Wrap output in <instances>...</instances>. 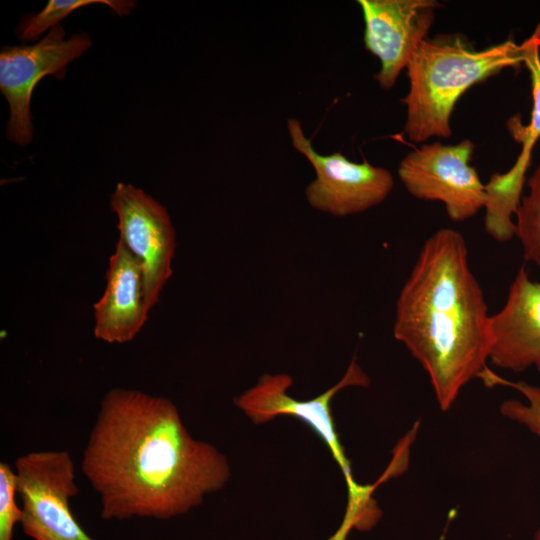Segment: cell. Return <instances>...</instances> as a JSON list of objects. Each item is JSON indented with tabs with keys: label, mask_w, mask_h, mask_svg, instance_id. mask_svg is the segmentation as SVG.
<instances>
[{
	"label": "cell",
	"mask_w": 540,
	"mask_h": 540,
	"mask_svg": "<svg viewBox=\"0 0 540 540\" xmlns=\"http://www.w3.org/2000/svg\"><path fill=\"white\" fill-rule=\"evenodd\" d=\"M293 383L287 374H264L257 384L235 399L255 424H263L276 416H292L305 422L324 441L345 476L349 505L343 524L358 529L370 528L378 519L379 510L371 503L368 490L353 479L350 462L339 443L331 415L330 401L348 386H367L369 379L353 358L343 378L326 392L308 401H298L287 394Z\"/></svg>",
	"instance_id": "obj_4"
},
{
	"label": "cell",
	"mask_w": 540,
	"mask_h": 540,
	"mask_svg": "<svg viewBox=\"0 0 540 540\" xmlns=\"http://www.w3.org/2000/svg\"><path fill=\"white\" fill-rule=\"evenodd\" d=\"M474 150L469 139L455 145L424 144L402 159L398 176L413 197L440 201L452 221H465L485 207L487 197L485 184L469 164Z\"/></svg>",
	"instance_id": "obj_6"
},
{
	"label": "cell",
	"mask_w": 540,
	"mask_h": 540,
	"mask_svg": "<svg viewBox=\"0 0 540 540\" xmlns=\"http://www.w3.org/2000/svg\"><path fill=\"white\" fill-rule=\"evenodd\" d=\"M288 132L294 148L313 166L316 178L306 188L311 207L336 217L364 212L382 203L394 187L390 171L348 160L342 153L321 155L305 136L300 121L288 119Z\"/></svg>",
	"instance_id": "obj_8"
},
{
	"label": "cell",
	"mask_w": 540,
	"mask_h": 540,
	"mask_svg": "<svg viewBox=\"0 0 540 540\" xmlns=\"http://www.w3.org/2000/svg\"><path fill=\"white\" fill-rule=\"evenodd\" d=\"M522 44L523 64L530 73L532 84L533 107L530 122L529 125H524L519 116L509 119V133L522 145L521 152L507 172L494 173L485 184L487 197L484 228L498 242H507L515 237L513 217L522 198L533 147L540 139V23Z\"/></svg>",
	"instance_id": "obj_11"
},
{
	"label": "cell",
	"mask_w": 540,
	"mask_h": 540,
	"mask_svg": "<svg viewBox=\"0 0 540 540\" xmlns=\"http://www.w3.org/2000/svg\"><path fill=\"white\" fill-rule=\"evenodd\" d=\"M17 498L15 468L7 462H0V540H12L14 528L21 522L22 509Z\"/></svg>",
	"instance_id": "obj_17"
},
{
	"label": "cell",
	"mask_w": 540,
	"mask_h": 540,
	"mask_svg": "<svg viewBox=\"0 0 540 540\" xmlns=\"http://www.w3.org/2000/svg\"><path fill=\"white\" fill-rule=\"evenodd\" d=\"M119 239L142 266L145 303L150 311L172 276L175 230L164 206L142 189L118 183L110 198Z\"/></svg>",
	"instance_id": "obj_9"
},
{
	"label": "cell",
	"mask_w": 540,
	"mask_h": 540,
	"mask_svg": "<svg viewBox=\"0 0 540 540\" xmlns=\"http://www.w3.org/2000/svg\"><path fill=\"white\" fill-rule=\"evenodd\" d=\"M492 346L489 360L496 367L523 372L540 358V282L520 267L502 309L490 315Z\"/></svg>",
	"instance_id": "obj_12"
},
{
	"label": "cell",
	"mask_w": 540,
	"mask_h": 540,
	"mask_svg": "<svg viewBox=\"0 0 540 540\" xmlns=\"http://www.w3.org/2000/svg\"><path fill=\"white\" fill-rule=\"evenodd\" d=\"M93 308L94 336L111 344L133 340L148 319L142 266L120 239L109 259L104 292Z\"/></svg>",
	"instance_id": "obj_13"
},
{
	"label": "cell",
	"mask_w": 540,
	"mask_h": 540,
	"mask_svg": "<svg viewBox=\"0 0 540 540\" xmlns=\"http://www.w3.org/2000/svg\"><path fill=\"white\" fill-rule=\"evenodd\" d=\"M91 46L86 33L65 39L59 24L31 45L4 46L0 52V90L10 108L7 138L26 146L33 138L30 102L38 82L47 75L63 78L66 67Z\"/></svg>",
	"instance_id": "obj_7"
},
{
	"label": "cell",
	"mask_w": 540,
	"mask_h": 540,
	"mask_svg": "<svg viewBox=\"0 0 540 540\" xmlns=\"http://www.w3.org/2000/svg\"><path fill=\"white\" fill-rule=\"evenodd\" d=\"M523 61V44L512 38L482 50L460 34L425 39L406 68L410 85L401 99L407 110L405 135L415 143L450 137V118L459 98L473 85Z\"/></svg>",
	"instance_id": "obj_3"
},
{
	"label": "cell",
	"mask_w": 540,
	"mask_h": 540,
	"mask_svg": "<svg viewBox=\"0 0 540 540\" xmlns=\"http://www.w3.org/2000/svg\"><path fill=\"white\" fill-rule=\"evenodd\" d=\"M21 527L34 540H93L70 508L77 496L76 471L67 450L33 451L14 462Z\"/></svg>",
	"instance_id": "obj_5"
},
{
	"label": "cell",
	"mask_w": 540,
	"mask_h": 540,
	"mask_svg": "<svg viewBox=\"0 0 540 540\" xmlns=\"http://www.w3.org/2000/svg\"><path fill=\"white\" fill-rule=\"evenodd\" d=\"M488 386L503 385L516 389L526 399V403L518 400H507L501 404L502 415L525 426L530 432L540 435V386L524 381H509L493 373L485 367L478 375ZM534 540H540V529Z\"/></svg>",
	"instance_id": "obj_16"
},
{
	"label": "cell",
	"mask_w": 540,
	"mask_h": 540,
	"mask_svg": "<svg viewBox=\"0 0 540 540\" xmlns=\"http://www.w3.org/2000/svg\"><path fill=\"white\" fill-rule=\"evenodd\" d=\"M393 334L426 371L442 410L486 367L490 315L458 231L441 228L424 242L399 293Z\"/></svg>",
	"instance_id": "obj_2"
},
{
	"label": "cell",
	"mask_w": 540,
	"mask_h": 540,
	"mask_svg": "<svg viewBox=\"0 0 540 540\" xmlns=\"http://www.w3.org/2000/svg\"><path fill=\"white\" fill-rule=\"evenodd\" d=\"M104 520H167L230 478L226 457L195 440L168 398L113 388L102 398L81 460Z\"/></svg>",
	"instance_id": "obj_1"
},
{
	"label": "cell",
	"mask_w": 540,
	"mask_h": 540,
	"mask_svg": "<svg viewBox=\"0 0 540 540\" xmlns=\"http://www.w3.org/2000/svg\"><path fill=\"white\" fill-rule=\"evenodd\" d=\"M535 367H536L537 370L540 372V358H539V360L537 361Z\"/></svg>",
	"instance_id": "obj_18"
},
{
	"label": "cell",
	"mask_w": 540,
	"mask_h": 540,
	"mask_svg": "<svg viewBox=\"0 0 540 540\" xmlns=\"http://www.w3.org/2000/svg\"><path fill=\"white\" fill-rule=\"evenodd\" d=\"M528 194L521 198L515 213V236L523 257L540 270V163L527 180Z\"/></svg>",
	"instance_id": "obj_15"
},
{
	"label": "cell",
	"mask_w": 540,
	"mask_h": 540,
	"mask_svg": "<svg viewBox=\"0 0 540 540\" xmlns=\"http://www.w3.org/2000/svg\"><path fill=\"white\" fill-rule=\"evenodd\" d=\"M366 50L381 64L375 79L391 89L435 21V0H359Z\"/></svg>",
	"instance_id": "obj_10"
},
{
	"label": "cell",
	"mask_w": 540,
	"mask_h": 540,
	"mask_svg": "<svg viewBox=\"0 0 540 540\" xmlns=\"http://www.w3.org/2000/svg\"><path fill=\"white\" fill-rule=\"evenodd\" d=\"M92 4L107 5L118 15L129 14L136 6V2L126 0H49L40 12L22 22L19 38L23 41H36L75 10Z\"/></svg>",
	"instance_id": "obj_14"
}]
</instances>
